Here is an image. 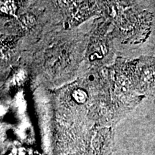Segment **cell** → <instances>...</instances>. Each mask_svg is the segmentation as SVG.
<instances>
[{
	"instance_id": "1",
	"label": "cell",
	"mask_w": 155,
	"mask_h": 155,
	"mask_svg": "<svg viewBox=\"0 0 155 155\" xmlns=\"http://www.w3.org/2000/svg\"><path fill=\"white\" fill-rule=\"evenodd\" d=\"M73 96L74 99L78 103H83L86 100V94L85 91L81 89H78L75 90L73 94Z\"/></svg>"
}]
</instances>
